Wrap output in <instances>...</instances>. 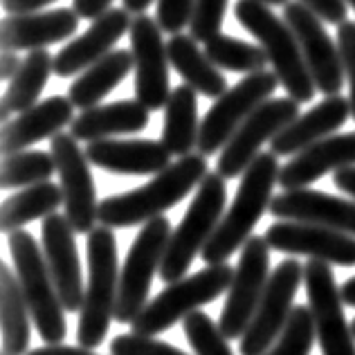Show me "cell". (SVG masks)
Wrapping results in <instances>:
<instances>
[{
	"instance_id": "cell-13",
	"label": "cell",
	"mask_w": 355,
	"mask_h": 355,
	"mask_svg": "<svg viewBox=\"0 0 355 355\" xmlns=\"http://www.w3.org/2000/svg\"><path fill=\"white\" fill-rule=\"evenodd\" d=\"M299 117V101L293 97H270L252 113L239 130L223 146L216 162V171L230 180L245 173V169L257 160L261 146L282 133V130Z\"/></svg>"
},
{
	"instance_id": "cell-7",
	"label": "cell",
	"mask_w": 355,
	"mask_h": 355,
	"mask_svg": "<svg viewBox=\"0 0 355 355\" xmlns=\"http://www.w3.org/2000/svg\"><path fill=\"white\" fill-rule=\"evenodd\" d=\"M232 279H234V268L227 263L207 266L191 277L178 279L144 306V311L130 324L133 333L151 335V338L164 333L173 324L184 320L187 315L198 311L200 306L211 304L214 299L230 291Z\"/></svg>"
},
{
	"instance_id": "cell-45",
	"label": "cell",
	"mask_w": 355,
	"mask_h": 355,
	"mask_svg": "<svg viewBox=\"0 0 355 355\" xmlns=\"http://www.w3.org/2000/svg\"><path fill=\"white\" fill-rule=\"evenodd\" d=\"M27 355H97V353H92L90 349H83V347L77 349V347H63V344H48V347L30 351Z\"/></svg>"
},
{
	"instance_id": "cell-44",
	"label": "cell",
	"mask_w": 355,
	"mask_h": 355,
	"mask_svg": "<svg viewBox=\"0 0 355 355\" xmlns=\"http://www.w3.org/2000/svg\"><path fill=\"white\" fill-rule=\"evenodd\" d=\"M54 3V0H3V7L7 14H27L39 12L41 7Z\"/></svg>"
},
{
	"instance_id": "cell-41",
	"label": "cell",
	"mask_w": 355,
	"mask_h": 355,
	"mask_svg": "<svg viewBox=\"0 0 355 355\" xmlns=\"http://www.w3.org/2000/svg\"><path fill=\"white\" fill-rule=\"evenodd\" d=\"M306 7L331 25H340L347 21V0H299Z\"/></svg>"
},
{
	"instance_id": "cell-18",
	"label": "cell",
	"mask_w": 355,
	"mask_h": 355,
	"mask_svg": "<svg viewBox=\"0 0 355 355\" xmlns=\"http://www.w3.org/2000/svg\"><path fill=\"white\" fill-rule=\"evenodd\" d=\"M74 234L77 232L70 225L68 216L50 214L48 218H43V227H41L43 254L45 261H48L52 282L57 286L61 304L68 313H79L83 306V297H86Z\"/></svg>"
},
{
	"instance_id": "cell-39",
	"label": "cell",
	"mask_w": 355,
	"mask_h": 355,
	"mask_svg": "<svg viewBox=\"0 0 355 355\" xmlns=\"http://www.w3.org/2000/svg\"><path fill=\"white\" fill-rule=\"evenodd\" d=\"M196 0H157L155 21L166 34H180L191 23Z\"/></svg>"
},
{
	"instance_id": "cell-42",
	"label": "cell",
	"mask_w": 355,
	"mask_h": 355,
	"mask_svg": "<svg viewBox=\"0 0 355 355\" xmlns=\"http://www.w3.org/2000/svg\"><path fill=\"white\" fill-rule=\"evenodd\" d=\"M115 0H72V9L79 14V18H86V21H95L101 14H106L108 9H113Z\"/></svg>"
},
{
	"instance_id": "cell-31",
	"label": "cell",
	"mask_w": 355,
	"mask_h": 355,
	"mask_svg": "<svg viewBox=\"0 0 355 355\" xmlns=\"http://www.w3.org/2000/svg\"><path fill=\"white\" fill-rule=\"evenodd\" d=\"M50 72H54V57L50 52H45V48L32 50L27 54L21 70L9 79L7 92L3 97V108H0L3 124H7L12 113H23V110L36 106L41 92L45 90V83L50 79Z\"/></svg>"
},
{
	"instance_id": "cell-47",
	"label": "cell",
	"mask_w": 355,
	"mask_h": 355,
	"mask_svg": "<svg viewBox=\"0 0 355 355\" xmlns=\"http://www.w3.org/2000/svg\"><path fill=\"white\" fill-rule=\"evenodd\" d=\"M340 293H342V299H344V304L355 308V277L347 279V282L342 284L340 288Z\"/></svg>"
},
{
	"instance_id": "cell-6",
	"label": "cell",
	"mask_w": 355,
	"mask_h": 355,
	"mask_svg": "<svg viewBox=\"0 0 355 355\" xmlns=\"http://www.w3.org/2000/svg\"><path fill=\"white\" fill-rule=\"evenodd\" d=\"M225 202H227L225 178L218 171L214 173L209 171L198 184V191H196L180 225L171 232L169 245H166L160 266V279L164 284H173L187 275L196 254L202 252L211 234L216 232L223 214H225Z\"/></svg>"
},
{
	"instance_id": "cell-26",
	"label": "cell",
	"mask_w": 355,
	"mask_h": 355,
	"mask_svg": "<svg viewBox=\"0 0 355 355\" xmlns=\"http://www.w3.org/2000/svg\"><path fill=\"white\" fill-rule=\"evenodd\" d=\"M148 110L139 101H113V104L92 106L81 110V115L70 124V133L79 142H95L121 133H139L148 126Z\"/></svg>"
},
{
	"instance_id": "cell-14",
	"label": "cell",
	"mask_w": 355,
	"mask_h": 355,
	"mask_svg": "<svg viewBox=\"0 0 355 355\" xmlns=\"http://www.w3.org/2000/svg\"><path fill=\"white\" fill-rule=\"evenodd\" d=\"M50 146L61 178L65 216L77 234H90L95 230V220H99V202L88 155L79 148V139L63 130L52 137Z\"/></svg>"
},
{
	"instance_id": "cell-8",
	"label": "cell",
	"mask_w": 355,
	"mask_h": 355,
	"mask_svg": "<svg viewBox=\"0 0 355 355\" xmlns=\"http://www.w3.org/2000/svg\"><path fill=\"white\" fill-rule=\"evenodd\" d=\"M171 232L173 230L169 218L157 216L144 223V227L135 236L124 261V268L119 272V293L115 306L117 324H133L148 304L151 282L155 272H160Z\"/></svg>"
},
{
	"instance_id": "cell-22",
	"label": "cell",
	"mask_w": 355,
	"mask_h": 355,
	"mask_svg": "<svg viewBox=\"0 0 355 355\" xmlns=\"http://www.w3.org/2000/svg\"><path fill=\"white\" fill-rule=\"evenodd\" d=\"M133 18L126 9H108L106 14L92 21V25L83 32L79 39L70 41L54 57V72L59 77H74L83 70H88L92 63L104 59L113 50V45L130 32Z\"/></svg>"
},
{
	"instance_id": "cell-43",
	"label": "cell",
	"mask_w": 355,
	"mask_h": 355,
	"mask_svg": "<svg viewBox=\"0 0 355 355\" xmlns=\"http://www.w3.org/2000/svg\"><path fill=\"white\" fill-rule=\"evenodd\" d=\"M333 184L355 200V164L342 166V169L335 171L333 173Z\"/></svg>"
},
{
	"instance_id": "cell-32",
	"label": "cell",
	"mask_w": 355,
	"mask_h": 355,
	"mask_svg": "<svg viewBox=\"0 0 355 355\" xmlns=\"http://www.w3.org/2000/svg\"><path fill=\"white\" fill-rule=\"evenodd\" d=\"M59 205H63L61 184L45 180L32 187H23V191L9 196L0 207V230L5 234H12L36 218H48L50 214L59 209Z\"/></svg>"
},
{
	"instance_id": "cell-29",
	"label": "cell",
	"mask_w": 355,
	"mask_h": 355,
	"mask_svg": "<svg viewBox=\"0 0 355 355\" xmlns=\"http://www.w3.org/2000/svg\"><path fill=\"white\" fill-rule=\"evenodd\" d=\"M198 99L191 86H178L171 90L164 106L162 142L173 155H189L198 146Z\"/></svg>"
},
{
	"instance_id": "cell-28",
	"label": "cell",
	"mask_w": 355,
	"mask_h": 355,
	"mask_svg": "<svg viewBox=\"0 0 355 355\" xmlns=\"http://www.w3.org/2000/svg\"><path fill=\"white\" fill-rule=\"evenodd\" d=\"M130 70H135L133 52L130 50H113L104 59L92 63L88 70H83L77 81L70 86V101L74 108L86 110L92 106H99L110 90H115L124 81Z\"/></svg>"
},
{
	"instance_id": "cell-1",
	"label": "cell",
	"mask_w": 355,
	"mask_h": 355,
	"mask_svg": "<svg viewBox=\"0 0 355 355\" xmlns=\"http://www.w3.org/2000/svg\"><path fill=\"white\" fill-rule=\"evenodd\" d=\"M209 173L207 155L189 153L178 162H171L164 171L155 173L151 182L133 191L108 196L99 202V223L110 230L142 225L151 218L162 216L166 209L189 196L196 184Z\"/></svg>"
},
{
	"instance_id": "cell-27",
	"label": "cell",
	"mask_w": 355,
	"mask_h": 355,
	"mask_svg": "<svg viewBox=\"0 0 355 355\" xmlns=\"http://www.w3.org/2000/svg\"><path fill=\"white\" fill-rule=\"evenodd\" d=\"M196 43L198 41L191 36L173 34L166 41L169 61L187 86H191L196 92H202L205 97L218 99L223 92H227V79Z\"/></svg>"
},
{
	"instance_id": "cell-34",
	"label": "cell",
	"mask_w": 355,
	"mask_h": 355,
	"mask_svg": "<svg viewBox=\"0 0 355 355\" xmlns=\"http://www.w3.org/2000/svg\"><path fill=\"white\" fill-rule=\"evenodd\" d=\"M57 171L52 153L43 151H18L3 155V171H0V187L3 189H21L50 180Z\"/></svg>"
},
{
	"instance_id": "cell-23",
	"label": "cell",
	"mask_w": 355,
	"mask_h": 355,
	"mask_svg": "<svg viewBox=\"0 0 355 355\" xmlns=\"http://www.w3.org/2000/svg\"><path fill=\"white\" fill-rule=\"evenodd\" d=\"M355 164V133L329 135L293 155V160L279 171V184L284 189L311 187L326 173Z\"/></svg>"
},
{
	"instance_id": "cell-12",
	"label": "cell",
	"mask_w": 355,
	"mask_h": 355,
	"mask_svg": "<svg viewBox=\"0 0 355 355\" xmlns=\"http://www.w3.org/2000/svg\"><path fill=\"white\" fill-rule=\"evenodd\" d=\"M304 284L322 355H355V335L344 317V299L331 263L311 259L304 266Z\"/></svg>"
},
{
	"instance_id": "cell-37",
	"label": "cell",
	"mask_w": 355,
	"mask_h": 355,
	"mask_svg": "<svg viewBox=\"0 0 355 355\" xmlns=\"http://www.w3.org/2000/svg\"><path fill=\"white\" fill-rule=\"evenodd\" d=\"M227 3L230 0H196L191 23H189L191 39L207 43L214 36H218L223 23H225Z\"/></svg>"
},
{
	"instance_id": "cell-52",
	"label": "cell",
	"mask_w": 355,
	"mask_h": 355,
	"mask_svg": "<svg viewBox=\"0 0 355 355\" xmlns=\"http://www.w3.org/2000/svg\"><path fill=\"white\" fill-rule=\"evenodd\" d=\"M3 355H9V353H3Z\"/></svg>"
},
{
	"instance_id": "cell-15",
	"label": "cell",
	"mask_w": 355,
	"mask_h": 355,
	"mask_svg": "<svg viewBox=\"0 0 355 355\" xmlns=\"http://www.w3.org/2000/svg\"><path fill=\"white\" fill-rule=\"evenodd\" d=\"M130 52L135 61V99L148 110L166 106L169 86V52L162 39V27L155 18L139 14L130 23Z\"/></svg>"
},
{
	"instance_id": "cell-25",
	"label": "cell",
	"mask_w": 355,
	"mask_h": 355,
	"mask_svg": "<svg viewBox=\"0 0 355 355\" xmlns=\"http://www.w3.org/2000/svg\"><path fill=\"white\" fill-rule=\"evenodd\" d=\"M351 115V101L342 95H329L308 113L299 115L279 133L270 146L277 155H297L311 144L333 135Z\"/></svg>"
},
{
	"instance_id": "cell-24",
	"label": "cell",
	"mask_w": 355,
	"mask_h": 355,
	"mask_svg": "<svg viewBox=\"0 0 355 355\" xmlns=\"http://www.w3.org/2000/svg\"><path fill=\"white\" fill-rule=\"evenodd\" d=\"M74 104L70 97L54 95L48 97L41 104L23 110L16 119H9L3 124V155H12L18 151H25L41 139L54 137L57 133L72 124Z\"/></svg>"
},
{
	"instance_id": "cell-50",
	"label": "cell",
	"mask_w": 355,
	"mask_h": 355,
	"mask_svg": "<svg viewBox=\"0 0 355 355\" xmlns=\"http://www.w3.org/2000/svg\"><path fill=\"white\" fill-rule=\"evenodd\" d=\"M347 5H351V7L355 9V0H347Z\"/></svg>"
},
{
	"instance_id": "cell-4",
	"label": "cell",
	"mask_w": 355,
	"mask_h": 355,
	"mask_svg": "<svg viewBox=\"0 0 355 355\" xmlns=\"http://www.w3.org/2000/svg\"><path fill=\"white\" fill-rule=\"evenodd\" d=\"M117 293V241L113 230L99 225L88 234V286L77 329V340L83 349H97L104 342L110 320L115 317Z\"/></svg>"
},
{
	"instance_id": "cell-2",
	"label": "cell",
	"mask_w": 355,
	"mask_h": 355,
	"mask_svg": "<svg viewBox=\"0 0 355 355\" xmlns=\"http://www.w3.org/2000/svg\"><path fill=\"white\" fill-rule=\"evenodd\" d=\"M277 157L279 155L272 151L259 153L257 160L241 175L234 202L223 214L216 232L200 252L207 266L225 263L239 248L245 245L254 225L266 214V209H270V202L275 198V184L279 182V171H282Z\"/></svg>"
},
{
	"instance_id": "cell-5",
	"label": "cell",
	"mask_w": 355,
	"mask_h": 355,
	"mask_svg": "<svg viewBox=\"0 0 355 355\" xmlns=\"http://www.w3.org/2000/svg\"><path fill=\"white\" fill-rule=\"evenodd\" d=\"M9 254L14 259L18 284L23 288L25 302L30 306L32 322L45 344H61L68 333L65 308L52 282L48 261L41 254V245L25 230L7 234Z\"/></svg>"
},
{
	"instance_id": "cell-38",
	"label": "cell",
	"mask_w": 355,
	"mask_h": 355,
	"mask_svg": "<svg viewBox=\"0 0 355 355\" xmlns=\"http://www.w3.org/2000/svg\"><path fill=\"white\" fill-rule=\"evenodd\" d=\"M110 351H113V355H187L184 351L175 349L173 344L137 333L117 335L113 344H110Z\"/></svg>"
},
{
	"instance_id": "cell-21",
	"label": "cell",
	"mask_w": 355,
	"mask_h": 355,
	"mask_svg": "<svg viewBox=\"0 0 355 355\" xmlns=\"http://www.w3.org/2000/svg\"><path fill=\"white\" fill-rule=\"evenodd\" d=\"M90 164L117 175H153L171 164V151L155 139H95L88 142Z\"/></svg>"
},
{
	"instance_id": "cell-16",
	"label": "cell",
	"mask_w": 355,
	"mask_h": 355,
	"mask_svg": "<svg viewBox=\"0 0 355 355\" xmlns=\"http://www.w3.org/2000/svg\"><path fill=\"white\" fill-rule=\"evenodd\" d=\"M284 18L297 36L317 90L324 92L326 97L340 95L347 74H344L340 48L324 30V21L299 0L284 5Z\"/></svg>"
},
{
	"instance_id": "cell-30",
	"label": "cell",
	"mask_w": 355,
	"mask_h": 355,
	"mask_svg": "<svg viewBox=\"0 0 355 355\" xmlns=\"http://www.w3.org/2000/svg\"><path fill=\"white\" fill-rule=\"evenodd\" d=\"M0 315H3V353H30V306L12 268L0 263Z\"/></svg>"
},
{
	"instance_id": "cell-51",
	"label": "cell",
	"mask_w": 355,
	"mask_h": 355,
	"mask_svg": "<svg viewBox=\"0 0 355 355\" xmlns=\"http://www.w3.org/2000/svg\"><path fill=\"white\" fill-rule=\"evenodd\" d=\"M351 331H353V335H355V320L351 322Z\"/></svg>"
},
{
	"instance_id": "cell-20",
	"label": "cell",
	"mask_w": 355,
	"mask_h": 355,
	"mask_svg": "<svg viewBox=\"0 0 355 355\" xmlns=\"http://www.w3.org/2000/svg\"><path fill=\"white\" fill-rule=\"evenodd\" d=\"M270 211L279 220H299L347 232L355 236V202L315 189H288L270 202Z\"/></svg>"
},
{
	"instance_id": "cell-36",
	"label": "cell",
	"mask_w": 355,
	"mask_h": 355,
	"mask_svg": "<svg viewBox=\"0 0 355 355\" xmlns=\"http://www.w3.org/2000/svg\"><path fill=\"white\" fill-rule=\"evenodd\" d=\"M184 335L196 355H234L218 324L202 311H193L184 317Z\"/></svg>"
},
{
	"instance_id": "cell-3",
	"label": "cell",
	"mask_w": 355,
	"mask_h": 355,
	"mask_svg": "<svg viewBox=\"0 0 355 355\" xmlns=\"http://www.w3.org/2000/svg\"><path fill=\"white\" fill-rule=\"evenodd\" d=\"M234 16L266 50L268 61L272 63L275 74L286 88L288 97H293L299 104L313 101L317 86L297 36L286 23V18L277 16L270 5L259 3V0H236Z\"/></svg>"
},
{
	"instance_id": "cell-10",
	"label": "cell",
	"mask_w": 355,
	"mask_h": 355,
	"mask_svg": "<svg viewBox=\"0 0 355 355\" xmlns=\"http://www.w3.org/2000/svg\"><path fill=\"white\" fill-rule=\"evenodd\" d=\"M270 245L266 236H250L241 248L239 266L227 291V302L223 306L218 329L227 340H239L248 331L257 306L268 286Z\"/></svg>"
},
{
	"instance_id": "cell-9",
	"label": "cell",
	"mask_w": 355,
	"mask_h": 355,
	"mask_svg": "<svg viewBox=\"0 0 355 355\" xmlns=\"http://www.w3.org/2000/svg\"><path fill=\"white\" fill-rule=\"evenodd\" d=\"M279 86V77L272 70L252 72L245 79H241L236 86L227 88V92L216 99L207 115L200 121L198 133V153L214 155L220 153L223 146L230 142V137L236 133L239 126L254 110L272 97Z\"/></svg>"
},
{
	"instance_id": "cell-49",
	"label": "cell",
	"mask_w": 355,
	"mask_h": 355,
	"mask_svg": "<svg viewBox=\"0 0 355 355\" xmlns=\"http://www.w3.org/2000/svg\"><path fill=\"white\" fill-rule=\"evenodd\" d=\"M259 3H263V5H270V7H277V5H288V0H259Z\"/></svg>"
},
{
	"instance_id": "cell-48",
	"label": "cell",
	"mask_w": 355,
	"mask_h": 355,
	"mask_svg": "<svg viewBox=\"0 0 355 355\" xmlns=\"http://www.w3.org/2000/svg\"><path fill=\"white\" fill-rule=\"evenodd\" d=\"M153 0H124V9L128 14H135V16H139V14H144L146 9H148V5H151Z\"/></svg>"
},
{
	"instance_id": "cell-33",
	"label": "cell",
	"mask_w": 355,
	"mask_h": 355,
	"mask_svg": "<svg viewBox=\"0 0 355 355\" xmlns=\"http://www.w3.org/2000/svg\"><path fill=\"white\" fill-rule=\"evenodd\" d=\"M205 54L211 59L216 68L241 72V74L261 72L270 63L263 48H257V45L234 39V36L227 34H218L211 41L205 43Z\"/></svg>"
},
{
	"instance_id": "cell-46",
	"label": "cell",
	"mask_w": 355,
	"mask_h": 355,
	"mask_svg": "<svg viewBox=\"0 0 355 355\" xmlns=\"http://www.w3.org/2000/svg\"><path fill=\"white\" fill-rule=\"evenodd\" d=\"M21 57H18L16 52H3V61H0V77H3V81H9L14 77V74L21 70Z\"/></svg>"
},
{
	"instance_id": "cell-11",
	"label": "cell",
	"mask_w": 355,
	"mask_h": 355,
	"mask_svg": "<svg viewBox=\"0 0 355 355\" xmlns=\"http://www.w3.org/2000/svg\"><path fill=\"white\" fill-rule=\"evenodd\" d=\"M304 282V266L295 259L282 261L270 275L266 293L257 306L248 331L241 338V355H266L286 329L293 313V302Z\"/></svg>"
},
{
	"instance_id": "cell-35",
	"label": "cell",
	"mask_w": 355,
	"mask_h": 355,
	"mask_svg": "<svg viewBox=\"0 0 355 355\" xmlns=\"http://www.w3.org/2000/svg\"><path fill=\"white\" fill-rule=\"evenodd\" d=\"M317 338L313 313L308 306H295L286 329L277 342L266 351V355H311L313 342Z\"/></svg>"
},
{
	"instance_id": "cell-19",
	"label": "cell",
	"mask_w": 355,
	"mask_h": 355,
	"mask_svg": "<svg viewBox=\"0 0 355 355\" xmlns=\"http://www.w3.org/2000/svg\"><path fill=\"white\" fill-rule=\"evenodd\" d=\"M79 27V14L74 9L59 7L45 12L9 14L0 27L3 52H32L52 43L70 39Z\"/></svg>"
},
{
	"instance_id": "cell-17",
	"label": "cell",
	"mask_w": 355,
	"mask_h": 355,
	"mask_svg": "<svg viewBox=\"0 0 355 355\" xmlns=\"http://www.w3.org/2000/svg\"><path fill=\"white\" fill-rule=\"evenodd\" d=\"M270 250L286 254H304L331 266H355V236L347 232L299 220H279L266 230Z\"/></svg>"
},
{
	"instance_id": "cell-40",
	"label": "cell",
	"mask_w": 355,
	"mask_h": 355,
	"mask_svg": "<svg viewBox=\"0 0 355 355\" xmlns=\"http://www.w3.org/2000/svg\"><path fill=\"white\" fill-rule=\"evenodd\" d=\"M338 48L342 54L344 74L349 81V101H351V117L355 119V23L344 21L338 25Z\"/></svg>"
}]
</instances>
